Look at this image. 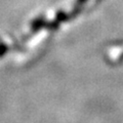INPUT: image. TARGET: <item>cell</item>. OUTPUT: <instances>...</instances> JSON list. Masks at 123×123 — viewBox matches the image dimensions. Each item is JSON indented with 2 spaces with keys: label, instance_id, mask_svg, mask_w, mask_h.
<instances>
[{
  "label": "cell",
  "instance_id": "obj_4",
  "mask_svg": "<svg viewBox=\"0 0 123 123\" xmlns=\"http://www.w3.org/2000/svg\"><path fill=\"white\" fill-rule=\"evenodd\" d=\"M8 51V47L4 43H0V57H2L5 53Z\"/></svg>",
  "mask_w": 123,
  "mask_h": 123
},
{
  "label": "cell",
  "instance_id": "obj_2",
  "mask_svg": "<svg viewBox=\"0 0 123 123\" xmlns=\"http://www.w3.org/2000/svg\"><path fill=\"white\" fill-rule=\"evenodd\" d=\"M70 18V15L67 14L65 11H59V12L56 13L55 15V20H56L59 23H62V22H65V21H67Z\"/></svg>",
  "mask_w": 123,
  "mask_h": 123
},
{
  "label": "cell",
  "instance_id": "obj_5",
  "mask_svg": "<svg viewBox=\"0 0 123 123\" xmlns=\"http://www.w3.org/2000/svg\"><path fill=\"white\" fill-rule=\"evenodd\" d=\"M122 59H123V53H122V55H120V60H122Z\"/></svg>",
  "mask_w": 123,
  "mask_h": 123
},
{
  "label": "cell",
  "instance_id": "obj_1",
  "mask_svg": "<svg viewBox=\"0 0 123 123\" xmlns=\"http://www.w3.org/2000/svg\"><path fill=\"white\" fill-rule=\"evenodd\" d=\"M47 25V22L45 21V18H37L36 20H34L31 23V28H32L33 32H36V31L40 30L42 28H44Z\"/></svg>",
  "mask_w": 123,
  "mask_h": 123
},
{
  "label": "cell",
  "instance_id": "obj_3",
  "mask_svg": "<svg viewBox=\"0 0 123 123\" xmlns=\"http://www.w3.org/2000/svg\"><path fill=\"white\" fill-rule=\"evenodd\" d=\"M60 24H61V23H59L56 20H53L50 23H47V25H46V28L49 29V30H56L57 28H59Z\"/></svg>",
  "mask_w": 123,
  "mask_h": 123
}]
</instances>
